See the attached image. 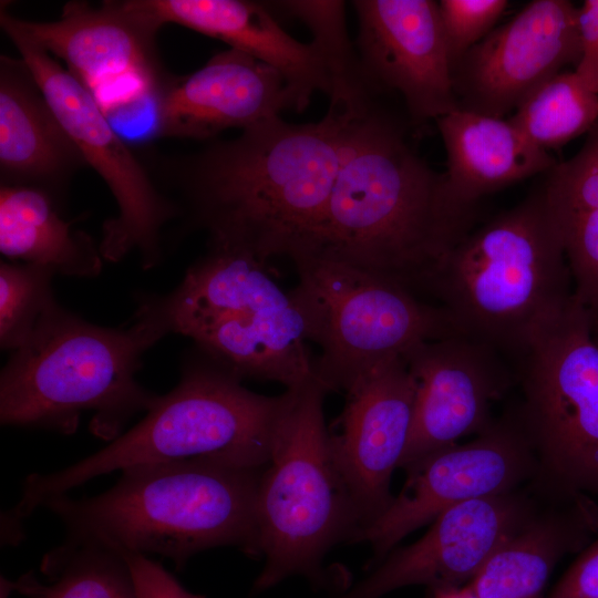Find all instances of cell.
<instances>
[{"instance_id":"1","label":"cell","mask_w":598,"mask_h":598,"mask_svg":"<svg viewBox=\"0 0 598 598\" xmlns=\"http://www.w3.org/2000/svg\"><path fill=\"white\" fill-rule=\"evenodd\" d=\"M354 116L328 109L317 122L280 116L163 162L192 227L269 266L306 254L329 200Z\"/></svg>"},{"instance_id":"2","label":"cell","mask_w":598,"mask_h":598,"mask_svg":"<svg viewBox=\"0 0 598 598\" xmlns=\"http://www.w3.org/2000/svg\"><path fill=\"white\" fill-rule=\"evenodd\" d=\"M477 217L478 209L453 197L445 173L415 152L402 123L375 103L348 126L329 200L302 255L392 279L419 295Z\"/></svg>"},{"instance_id":"3","label":"cell","mask_w":598,"mask_h":598,"mask_svg":"<svg viewBox=\"0 0 598 598\" xmlns=\"http://www.w3.org/2000/svg\"><path fill=\"white\" fill-rule=\"evenodd\" d=\"M169 332L161 297L145 298L125 328L91 323L54 301L2 369L1 424L70 434L93 412L91 431L113 441L155 401L136 373Z\"/></svg>"},{"instance_id":"4","label":"cell","mask_w":598,"mask_h":598,"mask_svg":"<svg viewBox=\"0 0 598 598\" xmlns=\"http://www.w3.org/2000/svg\"><path fill=\"white\" fill-rule=\"evenodd\" d=\"M421 293L437 300L461 333L517 360L574 297L563 235L543 182L447 250Z\"/></svg>"},{"instance_id":"5","label":"cell","mask_w":598,"mask_h":598,"mask_svg":"<svg viewBox=\"0 0 598 598\" xmlns=\"http://www.w3.org/2000/svg\"><path fill=\"white\" fill-rule=\"evenodd\" d=\"M262 470L207 462L151 463L122 470L106 492L48 499L68 540L123 554H158L177 568L193 555L237 546L259 555L256 499Z\"/></svg>"},{"instance_id":"6","label":"cell","mask_w":598,"mask_h":598,"mask_svg":"<svg viewBox=\"0 0 598 598\" xmlns=\"http://www.w3.org/2000/svg\"><path fill=\"white\" fill-rule=\"evenodd\" d=\"M241 381L197 350L184 364L178 384L157 395L130 431L71 466L27 477L10 517L21 524L48 499L99 475L141 464L207 462L265 468L291 390L268 396Z\"/></svg>"},{"instance_id":"7","label":"cell","mask_w":598,"mask_h":598,"mask_svg":"<svg viewBox=\"0 0 598 598\" xmlns=\"http://www.w3.org/2000/svg\"><path fill=\"white\" fill-rule=\"evenodd\" d=\"M269 270L249 256L208 246L162 305L171 332L190 338L240 380L293 389L315 378V360L297 301Z\"/></svg>"},{"instance_id":"8","label":"cell","mask_w":598,"mask_h":598,"mask_svg":"<svg viewBox=\"0 0 598 598\" xmlns=\"http://www.w3.org/2000/svg\"><path fill=\"white\" fill-rule=\"evenodd\" d=\"M290 390L258 482L256 516L265 567L255 592L291 575L316 578L324 553L340 539H355L361 528L332 456L323 415L326 389L315 377Z\"/></svg>"},{"instance_id":"9","label":"cell","mask_w":598,"mask_h":598,"mask_svg":"<svg viewBox=\"0 0 598 598\" xmlns=\"http://www.w3.org/2000/svg\"><path fill=\"white\" fill-rule=\"evenodd\" d=\"M596 322L573 297L517 359L523 400L516 410L536 461L532 485L545 498L598 501Z\"/></svg>"},{"instance_id":"10","label":"cell","mask_w":598,"mask_h":598,"mask_svg":"<svg viewBox=\"0 0 598 598\" xmlns=\"http://www.w3.org/2000/svg\"><path fill=\"white\" fill-rule=\"evenodd\" d=\"M291 260L299 280L290 292L320 348L315 377L327 392L347 393L377 363L421 342L463 334L442 307L392 279L310 255Z\"/></svg>"},{"instance_id":"11","label":"cell","mask_w":598,"mask_h":598,"mask_svg":"<svg viewBox=\"0 0 598 598\" xmlns=\"http://www.w3.org/2000/svg\"><path fill=\"white\" fill-rule=\"evenodd\" d=\"M4 33L86 165L103 178L116 200L117 215L103 225L102 257L116 262L136 251L144 268L155 266L162 256V229L177 216L179 207L156 188L85 85L43 49L16 32Z\"/></svg>"},{"instance_id":"12","label":"cell","mask_w":598,"mask_h":598,"mask_svg":"<svg viewBox=\"0 0 598 598\" xmlns=\"http://www.w3.org/2000/svg\"><path fill=\"white\" fill-rule=\"evenodd\" d=\"M404 468L408 476L400 494L355 539L372 546L375 563L447 508L526 486L537 472L516 408L471 442L440 448Z\"/></svg>"},{"instance_id":"13","label":"cell","mask_w":598,"mask_h":598,"mask_svg":"<svg viewBox=\"0 0 598 598\" xmlns=\"http://www.w3.org/2000/svg\"><path fill=\"white\" fill-rule=\"evenodd\" d=\"M0 25L63 61L95 99L118 84L123 102L152 99L168 75L156 50L161 28L127 0L103 1L100 7L70 1L54 21L17 18L1 2Z\"/></svg>"},{"instance_id":"14","label":"cell","mask_w":598,"mask_h":598,"mask_svg":"<svg viewBox=\"0 0 598 598\" xmlns=\"http://www.w3.org/2000/svg\"><path fill=\"white\" fill-rule=\"evenodd\" d=\"M578 10L534 0L494 28L452 68L458 110L501 117L581 54Z\"/></svg>"},{"instance_id":"15","label":"cell","mask_w":598,"mask_h":598,"mask_svg":"<svg viewBox=\"0 0 598 598\" xmlns=\"http://www.w3.org/2000/svg\"><path fill=\"white\" fill-rule=\"evenodd\" d=\"M543 497L532 483L447 508L415 543L390 551L360 582L336 598H382L424 585L435 594L470 582L489 557L535 514Z\"/></svg>"},{"instance_id":"16","label":"cell","mask_w":598,"mask_h":598,"mask_svg":"<svg viewBox=\"0 0 598 598\" xmlns=\"http://www.w3.org/2000/svg\"><path fill=\"white\" fill-rule=\"evenodd\" d=\"M352 6L360 71L375 100L399 94L413 123L458 110L437 1L354 0Z\"/></svg>"},{"instance_id":"17","label":"cell","mask_w":598,"mask_h":598,"mask_svg":"<svg viewBox=\"0 0 598 598\" xmlns=\"http://www.w3.org/2000/svg\"><path fill=\"white\" fill-rule=\"evenodd\" d=\"M402 357L415 382L414 416L402 468L486 430L494 421L493 402L516 380L501 352L465 334L421 342Z\"/></svg>"},{"instance_id":"18","label":"cell","mask_w":598,"mask_h":598,"mask_svg":"<svg viewBox=\"0 0 598 598\" xmlns=\"http://www.w3.org/2000/svg\"><path fill=\"white\" fill-rule=\"evenodd\" d=\"M414 406L415 382L402 355L383 359L347 392L338 430L329 435L334 463L360 519L358 535L394 497L391 476L405 452Z\"/></svg>"},{"instance_id":"19","label":"cell","mask_w":598,"mask_h":598,"mask_svg":"<svg viewBox=\"0 0 598 598\" xmlns=\"http://www.w3.org/2000/svg\"><path fill=\"white\" fill-rule=\"evenodd\" d=\"M151 100L156 136L198 141L308 106L277 70L230 48L189 74H168Z\"/></svg>"},{"instance_id":"20","label":"cell","mask_w":598,"mask_h":598,"mask_svg":"<svg viewBox=\"0 0 598 598\" xmlns=\"http://www.w3.org/2000/svg\"><path fill=\"white\" fill-rule=\"evenodd\" d=\"M157 27L175 23L220 40L277 70L308 105L312 94L330 96L331 78L317 44L302 43L281 27L266 1L128 0Z\"/></svg>"},{"instance_id":"21","label":"cell","mask_w":598,"mask_h":598,"mask_svg":"<svg viewBox=\"0 0 598 598\" xmlns=\"http://www.w3.org/2000/svg\"><path fill=\"white\" fill-rule=\"evenodd\" d=\"M87 166L27 62L0 56V182L43 190L61 208Z\"/></svg>"},{"instance_id":"22","label":"cell","mask_w":598,"mask_h":598,"mask_svg":"<svg viewBox=\"0 0 598 598\" xmlns=\"http://www.w3.org/2000/svg\"><path fill=\"white\" fill-rule=\"evenodd\" d=\"M598 533V501L588 495L543 501L470 581L473 598H540L555 567Z\"/></svg>"},{"instance_id":"23","label":"cell","mask_w":598,"mask_h":598,"mask_svg":"<svg viewBox=\"0 0 598 598\" xmlns=\"http://www.w3.org/2000/svg\"><path fill=\"white\" fill-rule=\"evenodd\" d=\"M435 122L446 150L448 187L466 208L478 209L483 196L558 163L509 120L457 110Z\"/></svg>"},{"instance_id":"24","label":"cell","mask_w":598,"mask_h":598,"mask_svg":"<svg viewBox=\"0 0 598 598\" xmlns=\"http://www.w3.org/2000/svg\"><path fill=\"white\" fill-rule=\"evenodd\" d=\"M0 251L64 276L94 277L102 269L93 238L73 230L53 198L33 187L0 186Z\"/></svg>"},{"instance_id":"25","label":"cell","mask_w":598,"mask_h":598,"mask_svg":"<svg viewBox=\"0 0 598 598\" xmlns=\"http://www.w3.org/2000/svg\"><path fill=\"white\" fill-rule=\"evenodd\" d=\"M41 569L48 582L27 574L13 590L28 598H137L125 557L100 544L65 540Z\"/></svg>"},{"instance_id":"26","label":"cell","mask_w":598,"mask_h":598,"mask_svg":"<svg viewBox=\"0 0 598 598\" xmlns=\"http://www.w3.org/2000/svg\"><path fill=\"white\" fill-rule=\"evenodd\" d=\"M270 10L302 21L322 53L331 78L329 106L358 114L375 99L369 92L346 28V4L332 0L266 1Z\"/></svg>"},{"instance_id":"27","label":"cell","mask_w":598,"mask_h":598,"mask_svg":"<svg viewBox=\"0 0 598 598\" xmlns=\"http://www.w3.org/2000/svg\"><path fill=\"white\" fill-rule=\"evenodd\" d=\"M509 121L534 145L548 151L598 123V94L574 72H560L535 90Z\"/></svg>"},{"instance_id":"28","label":"cell","mask_w":598,"mask_h":598,"mask_svg":"<svg viewBox=\"0 0 598 598\" xmlns=\"http://www.w3.org/2000/svg\"><path fill=\"white\" fill-rule=\"evenodd\" d=\"M49 268L23 262L0 264V344L21 347L45 310L55 301Z\"/></svg>"},{"instance_id":"29","label":"cell","mask_w":598,"mask_h":598,"mask_svg":"<svg viewBox=\"0 0 598 598\" xmlns=\"http://www.w3.org/2000/svg\"><path fill=\"white\" fill-rule=\"evenodd\" d=\"M545 174L543 184L555 219L598 209V123L575 156Z\"/></svg>"},{"instance_id":"30","label":"cell","mask_w":598,"mask_h":598,"mask_svg":"<svg viewBox=\"0 0 598 598\" xmlns=\"http://www.w3.org/2000/svg\"><path fill=\"white\" fill-rule=\"evenodd\" d=\"M574 297L598 319V209L557 220Z\"/></svg>"},{"instance_id":"31","label":"cell","mask_w":598,"mask_h":598,"mask_svg":"<svg viewBox=\"0 0 598 598\" xmlns=\"http://www.w3.org/2000/svg\"><path fill=\"white\" fill-rule=\"evenodd\" d=\"M440 18L451 66L495 27L506 0H441Z\"/></svg>"},{"instance_id":"32","label":"cell","mask_w":598,"mask_h":598,"mask_svg":"<svg viewBox=\"0 0 598 598\" xmlns=\"http://www.w3.org/2000/svg\"><path fill=\"white\" fill-rule=\"evenodd\" d=\"M137 598H204L185 589L159 563L143 554H123Z\"/></svg>"},{"instance_id":"33","label":"cell","mask_w":598,"mask_h":598,"mask_svg":"<svg viewBox=\"0 0 598 598\" xmlns=\"http://www.w3.org/2000/svg\"><path fill=\"white\" fill-rule=\"evenodd\" d=\"M547 598H598V539L578 553Z\"/></svg>"},{"instance_id":"34","label":"cell","mask_w":598,"mask_h":598,"mask_svg":"<svg viewBox=\"0 0 598 598\" xmlns=\"http://www.w3.org/2000/svg\"><path fill=\"white\" fill-rule=\"evenodd\" d=\"M581 54L575 73L598 94V0H586L578 10Z\"/></svg>"},{"instance_id":"35","label":"cell","mask_w":598,"mask_h":598,"mask_svg":"<svg viewBox=\"0 0 598 598\" xmlns=\"http://www.w3.org/2000/svg\"><path fill=\"white\" fill-rule=\"evenodd\" d=\"M453 592H454V590L444 591V592H436L435 598H457V596H455Z\"/></svg>"},{"instance_id":"36","label":"cell","mask_w":598,"mask_h":598,"mask_svg":"<svg viewBox=\"0 0 598 598\" xmlns=\"http://www.w3.org/2000/svg\"><path fill=\"white\" fill-rule=\"evenodd\" d=\"M596 339H597V342H598V334H596Z\"/></svg>"}]
</instances>
